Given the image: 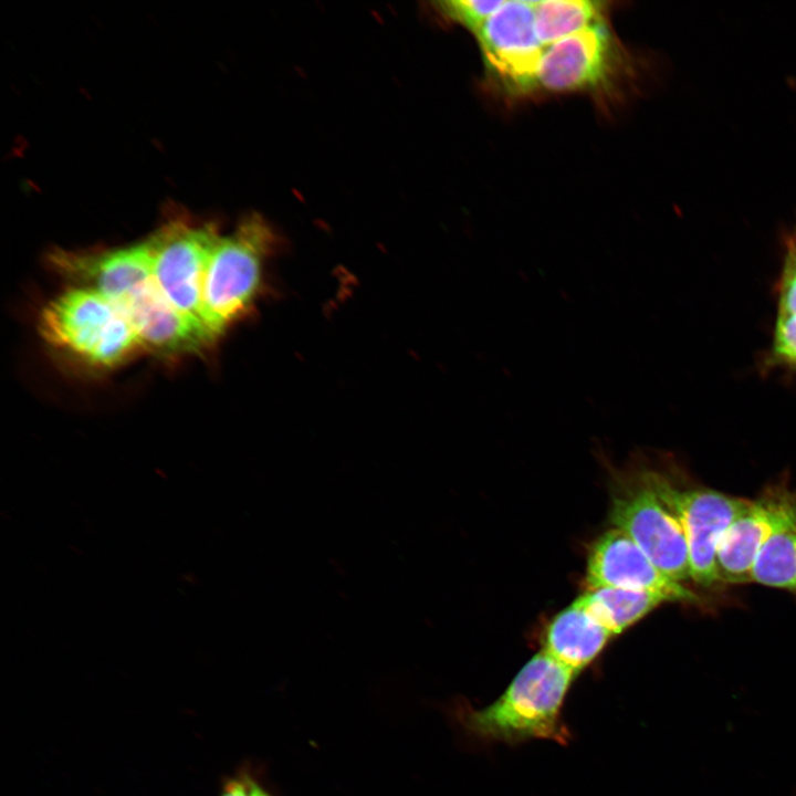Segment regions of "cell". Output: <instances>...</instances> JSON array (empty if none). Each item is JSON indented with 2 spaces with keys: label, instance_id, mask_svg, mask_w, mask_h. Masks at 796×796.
Listing matches in <instances>:
<instances>
[{
  "label": "cell",
  "instance_id": "obj_17",
  "mask_svg": "<svg viewBox=\"0 0 796 796\" xmlns=\"http://www.w3.org/2000/svg\"><path fill=\"white\" fill-rule=\"evenodd\" d=\"M778 293V313L796 316V231L787 239Z\"/></svg>",
  "mask_w": 796,
  "mask_h": 796
},
{
  "label": "cell",
  "instance_id": "obj_18",
  "mask_svg": "<svg viewBox=\"0 0 796 796\" xmlns=\"http://www.w3.org/2000/svg\"><path fill=\"white\" fill-rule=\"evenodd\" d=\"M773 356L796 368V316L778 313L774 329Z\"/></svg>",
  "mask_w": 796,
  "mask_h": 796
},
{
  "label": "cell",
  "instance_id": "obj_13",
  "mask_svg": "<svg viewBox=\"0 0 796 796\" xmlns=\"http://www.w3.org/2000/svg\"><path fill=\"white\" fill-rule=\"evenodd\" d=\"M574 601L615 636L668 600L650 591L600 587L589 589Z\"/></svg>",
  "mask_w": 796,
  "mask_h": 796
},
{
  "label": "cell",
  "instance_id": "obj_3",
  "mask_svg": "<svg viewBox=\"0 0 796 796\" xmlns=\"http://www.w3.org/2000/svg\"><path fill=\"white\" fill-rule=\"evenodd\" d=\"M274 234L258 213L245 217L227 235H219L207 264L201 321L213 339L253 302Z\"/></svg>",
  "mask_w": 796,
  "mask_h": 796
},
{
  "label": "cell",
  "instance_id": "obj_8",
  "mask_svg": "<svg viewBox=\"0 0 796 796\" xmlns=\"http://www.w3.org/2000/svg\"><path fill=\"white\" fill-rule=\"evenodd\" d=\"M488 75L513 94L537 88L546 46L535 30L534 1H504L475 34Z\"/></svg>",
  "mask_w": 796,
  "mask_h": 796
},
{
  "label": "cell",
  "instance_id": "obj_10",
  "mask_svg": "<svg viewBox=\"0 0 796 796\" xmlns=\"http://www.w3.org/2000/svg\"><path fill=\"white\" fill-rule=\"evenodd\" d=\"M589 589L612 587L650 591L670 603L701 606L704 600L685 584L661 572L645 552L622 531L612 528L593 544L587 559Z\"/></svg>",
  "mask_w": 796,
  "mask_h": 796
},
{
  "label": "cell",
  "instance_id": "obj_1",
  "mask_svg": "<svg viewBox=\"0 0 796 796\" xmlns=\"http://www.w3.org/2000/svg\"><path fill=\"white\" fill-rule=\"evenodd\" d=\"M49 261L75 286L95 290L112 301L140 345L158 355L192 354L214 341L200 322L177 311L161 293L147 241L98 251L56 249Z\"/></svg>",
  "mask_w": 796,
  "mask_h": 796
},
{
  "label": "cell",
  "instance_id": "obj_16",
  "mask_svg": "<svg viewBox=\"0 0 796 796\" xmlns=\"http://www.w3.org/2000/svg\"><path fill=\"white\" fill-rule=\"evenodd\" d=\"M503 2L498 0H442L433 2L432 6L442 18L464 27L475 35Z\"/></svg>",
  "mask_w": 796,
  "mask_h": 796
},
{
  "label": "cell",
  "instance_id": "obj_9",
  "mask_svg": "<svg viewBox=\"0 0 796 796\" xmlns=\"http://www.w3.org/2000/svg\"><path fill=\"white\" fill-rule=\"evenodd\" d=\"M796 515V491L776 484L765 489L737 515L716 552L719 584H747L768 540Z\"/></svg>",
  "mask_w": 796,
  "mask_h": 796
},
{
  "label": "cell",
  "instance_id": "obj_14",
  "mask_svg": "<svg viewBox=\"0 0 796 796\" xmlns=\"http://www.w3.org/2000/svg\"><path fill=\"white\" fill-rule=\"evenodd\" d=\"M603 3L589 0L534 1L535 30L544 46L603 22Z\"/></svg>",
  "mask_w": 796,
  "mask_h": 796
},
{
  "label": "cell",
  "instance_id": "obj_2",
  "mask_svg": "<svg viewBox=\"0 0 796 796\" xmlns=\"http://www.w3.org/2000/svg\"><path fill=\"white\" fill-rule=\"evenodd\" d=\"M577 674L542 649L491 704L474 709L458 699L449 706V715L468 737L480 742L566 743L568 732L562 721V709Z\"/></svg>",
  "mask_w": 796,
  "mask_h": 796
},
{
  "label": "cell",
  "instance_id": "obj_7",
  "mask_svg": "<svg viewBox=\"0 0 796 796\" xmlns=\"http://www.w3.org/2000/svg\"><path fill=\"white\" fill-rule=\"evenodd\" d=\"M219 235L212 223L197 224L177 216L146 240L161 293L177 311L201 324L203 277Z\"/></svg>",
  "mask_w": 796,
  "mask_h": 796
},
{
  "label": "cell",
  "instance_id": "obj_11",
  "mask_svg": "<svg viewBox=\"0 0 796 796\" xmlns=\"http://www.w3.org/2000/svg\"><path fill=\"white\" fill-rule=\"evenodd\" d=\"M599 22L547 45L537 70V88L574 92L598 87L611 73L615 45Z\"/></svg>",
  "mask_w": 796,
  "mask_h": 796
},
{
  "label": "cell",
  "instance_id": "obj_12",
  "mask_svg": "<svg viewBox=\"0 0 796 796\" xmlns=\"http://www.w3.org/2000/svg\"><path fill=\"white\" fill-rule=\"evenodd\" d=\"M612 635L574 601L548 624L543 650L579 673L604 650Z\"/></svg>",
  "mask_w": 796,
  "mask_h": 796
},
{
  "label": "cell",
  "instance_id": "obj_19",
  "mask_svg": "<svg viewBox=\"0 0 796 796\" xmlns=\"http://www.w3.org/2000/svg\"><path fill=\"white\" fill-rule=\"evenodd\" d=\"M260 768L243 763L233 774L222 781L218 796H253V786Z\"/></svg>",
  "mask_w": 796,
  "mask_h": 796
},
{
  "label": "cell",
  "instance_id": "obj_4",
  "mask_svg": "<svg viewBox=\"0 0 796 796\" xmlns=\"http://www.w3.org/2000/svg\"><path fill=\"white\" fill-rule=\"evenodd\" d=\"M39 332L51 346L95 366H114L142 346L121 310L82 286L69 289L42 308Z\"/></svg>",
  "mask_w": 796,
  "mask_h": 796
},
{
  "label": "cell",
  "instance_id": "obj_20",
  "mask_svg": "<svg viewBox=\"0 0 796 796\" xmlns=\"http://www.w3.org/2000/svg\"><path fill=\"white\" fill-rule=\"evenodd\" d=\"M253 796H280L274 787L268 783L261 768L254 781Z\"/></svg>",
  "mask_w": 796,
  "mask_h": 796
},
{
  "label": "cell",
  "instance_id": "obj_6",
  "mask_svg": "<svg viewBox=\"0 0 796 796\" xmlns=\"http://www.w3.org/2000/svg\"><path fill=\"white\" fill-rule=\"evenodd\" d=\"M658 486L677 514L687 541L691 580L710 588L719 584L716 552L737 515L751 500L704 485L681 482L656 471Z\"/></svg>",
  "mask_w": 796,
  "mask_h": 796
},
{
  "label": "cell",
  "instance_id": "obj_15",
  "mask_svg": "<svg viewBox=\"0 0 796 796\" xmlns=\"http://www.w3.org/2000/svg\"><path fill=\"white\" fill-rule=\"evenodd\" d=\"M751 582L796 594V515L765 544Z\"/></svg>",
  "mask_w": 796,
  "mask_h": 796
},
{
  "label": "cell",
  "instance_id": "obj_5",
  "mask_svg": "<svg viewBox=\"0 0 796 796\" xmlns=\"http://www.w3.org/2000/svg\"><path fill=\"white\" fill-rule=\"evenodd\" d=\"M610 521L626 533L670 578L691 580L682 525L663 498L656 470L642 469L625 479L612 494Z\"/></svg>",
  "mask_w": 796,
  "mask_h": 796
}]
</instances>
